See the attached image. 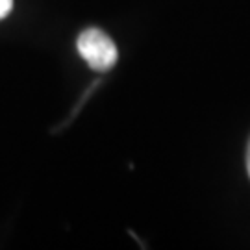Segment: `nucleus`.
Instances as JSON below:
<instances>
[{"mask_svg": "<svg viewBox=\"0 0 250 250\" xmlns=\"http://www.w3.org/2000/svg\"><path fill=\"white\" fill-rule=\"evenodd\" d=\"M78 52L93 71L106 72L117 63L119 52L115 43L99 28H87L78 37Z\"/></svg>", "mask_w": 250, "mask_h": 250, "instance_id": "obj_1", "label": "nucleus"}, {"mask_svg": "<svg viewBox=\"0 0 250 250\" xmlns=\"http://www.w3.org/2000/svg\"><path fill=\"white\" fill-rule=\"evenodd\" d=\"M11 9H13V0H0V19L9 15Z\"/></svg>", "mask_w": 250, "mask_h": 250, "instance_id": "obj_2", "label": "nucleus"}, {"mask_svg": "<svg viewBox=\"0 0 250 250\" xmlns=\"http://www.w3.org/2000/svg\"><path fill=\"white\" fill-rule=\"evenodd\" d=\"M247 170H249V176H250V141H249V148H247Z\"/></svg>", "mask_w": 250, "mask_h": 250, "instance_id": "obj_3", "label": "nucleus"}]
</instances>
